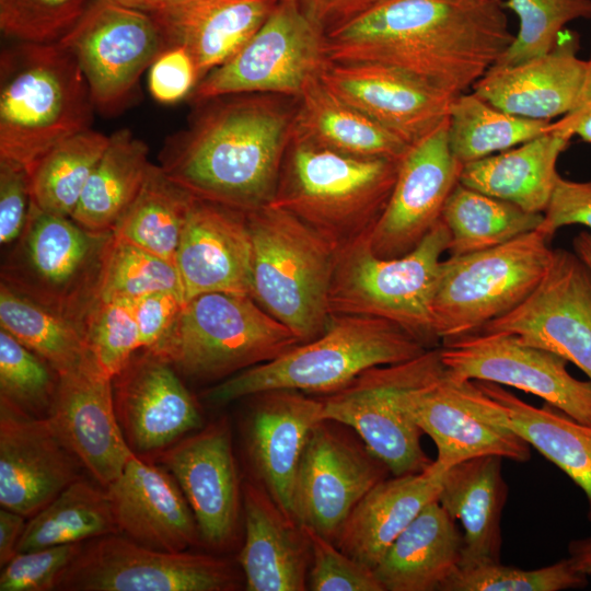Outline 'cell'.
Returning a JSON list of instances; mask_svg holds the SVG:
<instances>
[{
	"label": "cell",
	"mask_w": 591,
	"mask_h": 591,
	"mask_svg": "<svg viewBox=\"0 0 591 591\" xmlns=\"http://www.w3.org/2000/svg\"><path fill=\"white\" fill-rule=\"evenodd\" d=\"M513 39L501 0H384L328 35L326 49L332 62L395 67L456 96Z\"/></svg>",
	"instance_id": "obj_1"
},
{
	"label": "cell",
	"mask_w": 591,
	"mask_h": 591,
	"mask_svg": "<svg viewBox=\"0 0 591 591\" xmlns=\"http://www.w3.org/2000/svg\"><path fill=\"white\" fill-rule=\"evenodd\" d=\"M298 99L242 93L199 102L189 127L170 139L166 175L194 196L244 213L275 198Z\"/></svg>",
	"instance_id": "obj_2"
},
{
	"label": "cell",
	"mask_w": 591,
	"mask_h": 591,
	"mask_svg": "<svg viewBox=\"0 0 591 591\" xmlns=\"http://www.w3.org/2000/svg\"><path fill=\"white\" fill-rule=\"evenodd\" d=\"M95 107L86 79L58 42H16L0 56V159L34 165L90 128Z\"/></svg>",
	"instance_id": "obj_3"
},
{
	"label": "cell",
	"mask_w": 591,
	"mask_h": 591,
	"mask_svg": "<svg viewBox=\"0 0 591 591\" xmlns=\"http://www.w3.org/2000/svg\"><path fill=\"white\" fill-rule=\"evenodd\" d=\"M426 350L387 320L333 314L318 337L228 378L206 397L213 404H227L275 390L331 394L372 367L407 361Z\"/></svg>",
	"instance_id": "obj_4"
},
{
	"label": "cell",
	"mask_w": 591,
	"mask_h": 591,
	"mask_svg": "<svg viewBox=\"0 0 591 591\" xmlns=\"http://www.w3.org/2000/svg\"><path fill=\"white\" fill-rule=\"evenodd\" d=\"M246 218L253 245L252 298L301 343L318 337L332 316L338 246L273 204Z\"/></svg>",
	"instance_id": "obj_5"
},
{
	"label": "cell",
	"mask_w": 591,
	"mask_h": 591,
	"mask_svg": "<svg viewBox=\"0 0 591 591\" xmlns=\"http://www.w3.org/2000/svg\"><path fill=\"white\" fill-rule=\"evenodd\" d=\"M399 162L291 139L269 204L290 211L339 248L371 231L390 199Z\"/></svg>",
	"instance_id": "obj_6"
},
{
	"label": "cell",
	"mask_w": 591,
	"mask_h": 591,
	"mask_svg": "<svg viewBox=\"0 0 591 591\" xmlns=\"http://www.w3.org/2000/svg\"><path fill=\"white\" fill-rule=\"evenodd\" d=\"M368 232L338 248L329 292L331 314L384 318L426 349L440 347L432 306L441 256L450 241L445 224L440 219L414 250L390 259L372 252Z\"/></svg>",
	"instance_id": "obj_7"
},
{
	"label": "cell",
	"mask_w": 591,
	"mask_h": 591,
	"mask_svg": "<svg viewBox=\"0 0 591 591\" xmlns=\"http://www.w3.org/2000/svg\"><path fill=\"white\" fill-rule=\"evenodd\" d=\"M299 344L251 296L210 292L186 301L170 332L150 350L178 373L215 380L270 361Z\"/></svg>",
	"instance_id": "obj_8"
},
{
	"label": "cell",
	"mask_w": 591,
	"mask_h": 591,
	"mask_svg": "<svg viewBox=\"0 0 591 591\" xmlns=\"http://www.w3.org/2000/svg\"><path fill=\"white\" fill-rule=\"evenodd\" d=\"M112 232H95L70 217L31 202L24 230L5 260L1 281L77 322L97 299L103 262Z\"/></svg>",
	"instance_id": "obj_9"
},
{
	"label": "cell",
	"mask_w": 591,
	"mask_h": 591,
	"mask_svg": "<svg viewBox=\"0 0 591 591\" xmlns=\"http://www.w3.org/2000/svg\"><path fill=\"white\" fill-rule=\"evenodd\" d=\"M551 241L535 230L485 251L442 260L432 306L441 343L477 333L521 304L547 270Z\"/></svg>",
	"instance_id": "obj_10"
},
{
	"label": "cell",
	"mask_w": 591,
	"mask_h": 591,
	"mask_svg": "<svg viewBox=\"0 0 591 591\" xmlns=\"http://www.w3.org/2000/svg\"><path fill=\"white\" fill-rule=\"evenodd\" d=\"M445 371L440 347L392 364L372 367L322 401V420L352 429L394 476L425 471L431 463L424 432L403 406L404 395Z\"/></svg>",
	"instance_id": "obj_11"
},
{
	"label": "cell",
	"mask_w": 591,
	"mask_h": 591,
	"mask_svg": "<svg viewBox=\"0 0 591 591\" xmlns=\"http://www.w3.org/2000/svg\"><path fill=\"white\" fill-rule=\"evenodd\" d=\"M326 48V35L298 2L278 0L248 42L198 82L192 99L199 103L242 93L298 99L332 62Z\"/></svg>",
	"instance_id": "obj_12"
},
{
	"label": "cell",
	"mask_w": 591,
	"mask_h": 591,
	"mask_svg": "<svg viewBox=\"0 0 591 591\" xmlns=\"http://www.w3.org/2000/svg\"><path fill=\"white\" fill-rule=\"evenodd\" d=\"M232 565L211 555L154 549L108 534L83 543L60 575L66 591H231L239 587Z\"/></svg>",
	"instance_id": "obj_13"
},
{
	"label": "cell",
	"mask_w": 591,
	"mask_h": 591,
	"mask_svg": "<svg viewBox=\"0 0 591 591\" xmlns=\"http://www.w3.org/2000/svg\"><path fill=\"white\" fill-rule=\"evenodd\" d=\"M58 43L78 61L95 109L107 115L127 105L141 74L166 48L152 13L113 0H93Z\"/></svg>",
	"instance_id": "obj_14"
},
{
	"label": "cell",
	"mask_w": 591,
	"mask_h": 591,
	"mask_svg": "<svg viewBox=\"0 0 591 591\" xmlns=\"http://www.w3.org/2000/svg\"><path fill=\"white\" fill-rule=\"evenodd\" d=\"M440 356L454 379L515 387L591 426V380L573 378L568 361L549 350L506 333L477 332L442 341Z\"/></svg>",
	"instance_id": "obj_15"
},
{
	"label": "cell",
	"mask_w": 591,
	"mask_h": 591,
	"mask_svg": "<svg viewBox=\"0 0 591 591\" xmlns=\"http://www.w3.org/2000/svg\"><path fill=\"white\" fill-rule=\"evenodd\" d=\"M390 471L362 441L321 420L311 430L298 468L291 514L335 543L361 498Z\"/></svg>",
	"instance_id": "obj_16"
},
{
	"label": "cell",
	"mask_w": 591,
	"mask_h": 591,
	"mask_svg": "<svg viewBox=\"0 0 591 591\" xmlns=\"http://www.w3.org/2000/svg\"><path fill=\"white\" fill-rule=\"evenodd\" d=\"M479 332H499L572 362L591 380V269L572 252L553 250L547 270L515 309Z\"/></svg>",
	"instance_id": "obj_17"
},
{
	"label": "cell",
	"mask_w": 591,
	"mask_h": 591,
	"mask_svg": "<svg viewBox=\"0 0 591 591\" xmlns=\"http://www.w3.org/2000/svg\"><path fill=\"white\" fill-rule=\"evenodd\" d=\"M462 167L450 149L448 120L409 147L390 199L368 232L372 252L390 259L414 250L441 219Z\"/></svg>",
	"instance_id": "obj_18"
},
{
	"label": "cell",
	"mask_w": 591,
	"mask_h": 591,
	"mask_svg": "<svg viewBox=\"0 0 591 591\" xmlns=\"http://www.w3.org/2000/svg\"><path fill=\"white\" fill-rule=\"evenodd\" d=\"M321 80L409 147L448 120L455 97L409 72L375 62H331Z\"/></svg>",
	"instance_id": "obj_19"
},
{
	"label": "cell",
	"mask_w": 591,
	"mask_h": 591,
	"mask_svg": "<svg viewBox=\"0 0 591 591\" xmlns=\"http://www.w3.org/2000/svg\"><path fill=\"white\" fill-rule=\"evenodd\" d=\"M141 349L112 379L114 405L131 450L161 452L202 421L176 369L154 351Z\"/></svg>",
	"instance_id": "obj_20"
},
{
	"label": "cell",
	"mask_w": 591,
	"mask_h": 591,
	"mask_svg": "<svg viewBox=\"0 0 591 591\" xmlns=\"http://www.w3.org/2000/svg\"><path fill=\"white\" fill-rule=\"evenodd\" d=\"M58 375L46 419L65 445L106 488L135 453L117 419L112 378L94 359Z\"/></svg>",
	"instance_id": "obj_21"
},
{
	"label": "cell",
	"mask_w": 591,
	"mask_h": 591,
	"mask_svg": "<svg viewBox=\"0 0 591 591\" xmlns=\"http://www.w3.org/2000/svg\"><path fill=\"white\" fill-rule=\"evenodd\" d=\"M194 513L201 541L222 548L235 537L240 484L225 419L209 424L160 452Z\"/></svg>",
	"instance_id": "obj_22"
},
{
	"label": "cell",
	"mask_w": 591,
	"mask_h": 591,
	"mask_svg": "<svg viewBox=\"0 0 591 591\" xmlns=\"http://www.w3.org/2000/svg\"><path fill=\"white\" fill-rule=\"evenodd\" d=\"M79 459L46 418L27 416L0 399V505L25 518L81 478Z\"/></svg>",
	"instance_id": "obj_23"
},
{
	"label": "cell",
	"mask_w": 591,
	"mask_h": 591,
	"mask_svg": "<svg viewBox=\"0 0 591 591\" xmlns=\"http://www.w3.org/2000/svg\"><path fill=\"white\" fill-rule=\"evenodd\" d=\"M454 380L460 396L476 417L518 434L584 493L591 522V426L547 403L542 408L532 406L500 384Z\"/></svg>",
	"instance_id": "obj_24"
},
{
	"label": "cell",
	"mask_w": 591,
	"mask_h": 591,
	"mask_svg": "<svg viewBox=\"0 0 591 591\" xmlns=\"http://www.w3.org/2000/svg\"><path fill=\"white\" fill-rule=\"evenodd\" d=\"M175 265L186 301L210 292L252 297L253 245L246 213L196 197Z\"/></svg>",
	"instance_id": "obj_25"
},
{
	"label": "cell",
	"mask_w": 591,
	"mask_h": 591,
	"mask_svg": "<svg viewBox=\"0 0 591 591\" xmlns=\"http://www.w3.org/2000/svg\"><path fill=\"white\" fill-rule=\"evenodd\" d=\"M105 489L119 534L167 552L187 551L202 542L188 501L165 467L134 453Z\"/></svg>",
	"instance_id": "obj_26"
},
{
	"label": "cell",
	"mask_w": 591,
	"mask_h": 591,
	"mask_svg": "<svg viewBox=\"0 0 591 591\" xmlns=\"http://www.w3.org/2000/svg\"><path fill=\"white\" fill-rule=\"evenodd\" d=\"M578 50L579 36L563 32L549 53L517 65H494L472 90L507 113L553 121L569 113L580 94L587 60Z\"/></svg>",
	"instance_id": "obj_27"
},
{
	"label": "cell",
	"mask_w": 591,
	"mask_h": 591,
	"mask_svg": "<svg viewBox=\"0 0 591 591\" xmlns=\"http://www.w3.org/2000/svg\"><path fill=\"white\" fill-rule=\"evenodd\" d=\"M403 406L434 442L437 459L433 462L442 470L483 455L515 462H526L531 456L526 441L509 429L479 419L470 410L447 369L438 379L408 391Z\"/></svg>",
	"instance_id": "obj_28"
},
{
	"label": "cell",
	"mask_w": 591,
	"mask_h": 591,
	"mask_svg": "<svg viewBox=\"0 0 591 591\" xmlns=\"http://www.w3.org/2000/svg\"><path fill=\"white\" fill-rule=\"evenodd\" d=\"M258 395L247 427L248 455L259 484L292 517L298 468L309 434L322 420V401L291 390Z\"/></svg>",
	"instance_id": "obj_29"
},
{
	"label": "cell",
	"mask_w": 591,
	"mask_h": 591,
	"mask_svg": "<svg viewBox=\"0 0 591 591\" xmlns=\"http://www.w3.org/2000/svg\"><path fill=\"white\" fill-rule=\"evenodd\" d=\"M242 494L245 540L239 560L246 590H306L311 548L302 525L263 485L247 482Z\"/></svg>",
	"instance_id": "obj_30"
},
{
	"label": "cell",
	"mask_w": 591,
	"mask_h": 591,
	"mask_svg": "<svg viewBox=\"0 0 591 591\" xmlns=\"http://www.w3.org/2000/svg\"><path fill=\"white\" fill-rule=\"evenodd\" d=\"M277 2L170 0L152 15L166 47L182 46L190 54L200 81L248 42Z\"/></svg>",
	"instance_id": "obj_31"
},
{
	"label": "cell",
	"mask_w": 591,
	"mask_h": 591,
	"mask_svg": "<svg viewBox=\"0 0 591 591\" xmlns=\"http://www.w3.org/2000/svg\"><path fill=\"white\" fill-rule=\"evenodd\" d=\"M444 473L432 461L422 472L379 482L350 512L335 540L337 547L374 569L394 540L437 499Z\"/></svg>",
	"instance_id": "obj_32"
},
{
	"label": "cell",
	"mask_w": 591,
	"mask_h": 591,
	"mask_svg": "<svg viewBox=\"0 0 591 591\" xmlns=\"http://www.w3.org/2000/svg\"><path fill=\"white\" fill-rule=\"evenodd\" d=\"M502 457L476 456L449 467L441 482L438 502L463 528L460 567L500 561L501 513L508 486Z\"/></svg>",
	"instance_id": "obj_33"
},
{
	"label": "cell",
	"mask_w": 591,
	"mask_h": 591,
	"mask_svg": "<svg viewBox=\"0 0 591 591\" xmlns=\"http://www.w3.org/2000/svg\"><path fill=\"white\" fill-rule=\"evenodd\" d=\"M462 549V533L436 499L394 540L373 570L384 591H440L460 567Z\"/></svg>",
	"instance_id": "obj_34"
},
{
	"label": "cell",
	"mask_w": 591,
	"mask_h": 591,
	"mask_svg": "<svg viewBox=\"0 0 591 591\" xmlns=\"http://www.w3.org/2000/svg\"><path fill=\"white\" fill-rule=\"evenodd\" d=\"M570 139L547 130L514 148L463 165L460 183L529 212L543 213L560 176L557 160Z\"/></svg>",
	"instance_id": "obj_35"
},
{
	"label": "cell",
	"mask_w": 591,
	"mask_h": 591,
	"mask_svg": "<svg viewBox=\"0 0 591 591\" xmlns=\"http://www.w3.org/2000/svg\"><path fill=\"white\" fill-rule=\"evenodd\" d=\"M291 139L361 158L402 160L409 146L313 79L298 97Z\"/></svg>",
	"instance_id": "obj_36"
},
{
	"label": "cell",
	"mask_w": 591,
	"mask_h": 591,
	"mask_svg": "<svg viewBox=\"0 0 591 591\" xmlns=\"http://www.w3.org/2000/svg\"><path fill=\"white\" fill-rule=\"evenodd\" d=\"M150 165L142 140L129 129L115 131L70 218L91 231L113 232L138 196Z\"/></svg>",
	"instance_id": "obj_37"
},
{
	"label": "cell",
	"mask_w": 591,
	"mask_h": 591,
	"mask_svg": "<svg viewBox=\"0 0 591 591\" xmlns=\"http://www.w3.org/2000/svg\"><path fill=\"white\" fill-rule=\"evenodd\" d=\"M441 220L450 234L447 252L450 256H462L537 230L543 213L529 212L459 182L447 199Z\"/></svg>",
	"instance_id": "obj_38"
},
{
	"label": "cell",
	"mask_w": 591,
	"mask_h": 591,
	"mask_svg": "<svg viewBox=\"0 0 591 591\" xmlns=\"http://www.w3.org/2000/svg\"><path fill=\"white\" fill-rule=\"evenodd\" d=\"M0 326L43 358L58 374L74 371L93 360L80 324L2 281Z\"/></svg>",
	"instance_id": "obj_39"
},
{
	"label": "cell",
	"mask_w": 591,
	"mask_h": 591,
	"mask_svg": "<svg viewBox=\"0 0 591 591\" xmlns=\"http://www.w3.org/2000/svg\"><path fill=\"white\" fill-rule=\"evenodd\" d=\"M190 192L151 163L144 183L113 235L173 264L195 200Z\"/></svg>",
	"instance_id": "obj_40"
},
{
	"label": "cell",
	"mask_w": 591,
	"mask_h": 591,
	"mask_svg": "<svg viewBox=\"0 0 591 591\" xmlns=\"http://www.w3.org/2000/svg\"><path fill=\"white\" fill-rule=\"evenodd\" d=\"M108 534H119V531L107 491L81 477L31 517L18 553L84 543Z\"/></svg>",
	"instance_id": "obj_41"
},
{
	"label": "cell",
	"mask_w": 591,
	"mask_h": 591,
	"mask_svg": "<svg viewBox=\"0 0 591 591\" xmlns=\"http://www.w3.org/2000/svg\"><path fill=\"white\" fill-rule=\"evenodd\" d=\"M551 123L507 113L475 92H465L450 105L449 144L465 165L530 141L547 132Z\"/></svg>",
	"instance_id": "obj_42"
},
{
	"label": "cell",
	"mask_w": 591,
	"mask_h": 591,
	"mask_svg": "<svg viewBox=\"0 0 591 591\" xmlns=\"http://www.w3.org/2000/svg\"><path fill=\"white\" fill-rule=\"evenodd\" d=\"M109 136L91 128L49 150L31 170V202L43 211L71 217Z\"/></svg>",
	"instance_id": "obj_43"
},
{
	"label": "cell",
	"mask_w": 591,
	"mask_h": 591,
	"mask_svg": "<svg viewBox=\"0 0 591 591\" xmlns=\"http://www.w3.org/2000/svg\"><path fill=\"white\" fill-rule=\"evenodd\" d=\"M158 291H173L184 297L176 265L112 233L97 299L132 301Z\"/></svg>",
	"instance_id": "obj_44"
},
{
	"label": "cell",
	"mask_w": 591,
	"mask_h": 591,
	"mask_svg": "<svg viewBox=\"0 0 591 591\" xmlns=\"http://www.w3.org/2000/svg\"><path fill=\"white\" fill-rule=\"evenodd\" d=\"M58 373L7 331H0V399L19 412L47 418Z\"/></svg>",
	"instance_id": "obj_45"
},
{
	"label": "cell",
	"mask_w": 591,
	"mask_h": 591,
	"mask_svg": "<svg viewBox=\"0 0 591 591\" xmlns=\"http://www.w3.org/2000/svg\"><path fill=\"white\" fill-rule=\"evenodd\" d=\"M502 5L518 15L520 26L497 66L517 65L545 55L557 45L566 24L591 19V0H506Z\"/></svg>",
	"instance_id": "obj_46"
},
{
	"label": "cell",
	"mask_w": 591,
	"mask_h": 591,
	"mask_svg": "<svg viewBox=\"0 0 591 591\" xmlns=\"http://www.w3.org/2000/svg\"><path fill=\"white\" fill-rule=\"evenodd\" d=\"M587 584L588 576L578 571L568 557L537 569L500 561L459 567L440 591H560Z\"/></svg>",
	"instance_id": "obj_47"
},
{
	"label": "cell",
	"mask_w": 591,
	"mask_h": 591,
	"mask_svg": "<svg viewBox=\"0 0 591 591\" xmlns=\"http://www.w3.org/2000/svg\"><path fill=\"white\" fill-rule=\"evenodd\" d=\"M83 329L93 359L112 379L140 349L130 301L96 299L83 320Z\"/></svg>",
	"instance_id": "obj_48"
},
{
	"label": "cell",
	"mask_w": 591,
	"mask_h": 591,
	"mask_svg": "<svg viewBox=\"0 0 591 591\" xmlns=\"http://www.w3.org/2000/svg\"><path fill=\"white\" fill-rule=\"evenodd\" d=\"M93 0H0V30L16 42L55 43Z\"/></svg>",
	"instance_id": "obj_49"
},
{
	"label": "cell",
	"mask_w": 591,
	"mask_h": 591,
	"mask_svg": "<svg viewBox=\"0 0 591 591\" xmlns=\"http://www.w3.org/2000/svg\"><path fill=\"white\" fill-rule=\"evenodd\" d=\"M310 542L308 589L312 591H384L374 570L355 560L326 537L302 525Z\"/></svg>",
	"instance_id": "obj_50"
},
{
	"label": "cell",
	"mask_w": 591,
	"mask_h": 591,
	"mask_svg": "<svg viewBox=\"0 0 591 591\" xmlns=\"http://www.w3.org/2000/svg\"><path fill=\"white\" fill-rule=\"evenodd\" d=\"M83 543L65 544L16 553L0 575V591L56 590L63 570L80 553Z\"/></svg>",
	"instance_id": "obj_51"
},
{
	"label": "cell",
	"mask_w": 591,
	"mask_h": 591,
	"mask_svg": "<svg viewBox=\"0 0 591 591\" xmlns=\"http://www.w3.org/2000/svg\"><path fill=\"white\" fill-rule=\"evenodd\" d=\"M199 82L196 65L182 46H167L148 69V89L162 104H174L190 95Z\"/></svg>",
	"instance_id": "obj_52"
},
{
	"label": "cell",
	"mask_w": 591,
	"mask_h": 591,
	"mask_svg": "<svg viewBox=\"0 0 591 591\" xmlns=\"http://www.w3.org/2000/svg\"><path fill=\"white\" fill-rule=\"evenodd\" d=\"M30 174L19 163L0 159V242L9 244L22 234L30 210Z\"/></svg>",
	"instance_id": "obj_53"
},
{
	"label": "cell",
	"mask_w": 591,
	"mask_h": 591,
	"mask_svg": "<svg viewBox=\"0 0 591 591\" xmlns=\"http://www.w3.org/2000/svg\"><path fill=\"white\" fill-rule=\"evenodd\" d=\"M571 224L591 229V181L573 182L559 176L537 230L552 240L558 229Z\"/></svg>",
	"instance_id": "obj_54"
},
{
	"label": "cell",
	"mask_w": 591,
	"mask_h": 591,
	"mask_svg": "<svg viewBox=\"0 0 591 591\" xmlns=\"http://www.w3.org/2000/svg\"><path fill=\"white\" fill-rule=\"evenodd\" d=\"M130 303L139 331L140 349H152L170 332L186 301L176 292L158 291Z\"/></svg>",
	"instance_id": "obj_55"
},
{
	"label": "cell",
	"mask_w": 591,
	"mask_h": 591,
	"mask_svg": "<svg viewBox=\"0 0 591 591\" xmlns=\"http://www.w3.org/2000/svg\"><path fill=\"white\" fill-rule=\"evenodd\" d=\"M303 13L326 35L350 24L384 0H296Z\"/></svg>",
	"instance_id": "obj_56"
},
{
	"label": "cell",
	"mask_w": 591,
	"mask_h": 591,
	"mask_svg": "<svg viewBox=\"0 0 591 591\" xmlns=\"http://www.w3.org/2000/svg\"><path fill=\"white\" fill-rule=\"evenodd\" d=\"M548 130L560 132L569 138L578 136L591 143V54L587 59L583 83L573 108L559 119L552 121Z\"/></svg>",
	"instance_id": "obj_57"
},
{
	"label": "cell",
	"mask_w": 591,
	"mask_h": 591,
	"mask_svg": "<svg viewBox=\"0 0 591 591\" xmlns=\"http://www.w3.org/2000/svg\"><path fill=\"white\" fill-rule=\"evenodd\" d=\"M25 517L5 508L0 509V566L3 567L18 553L25 529Z\"/></svg>",
	"instance_id": "obj_58"
},
{
	"label": "cell",
	"mask_w": 591,
	"mask_h": 591,
	"mask_svg": "<svg viewBox=\"0 0 591 591\" xmlns=\"http://www.w3.org/2000/svg\"><path fill=\"white\" fill-rule=\"evenodd\" d=\"M568 552L575 568L586 576H591V535L572 540L568 544Z\"/></svg>",
	"instance_id": "obj_59"
},
{
	"label": "cell",
	"mask_w": 591,
	"mask_h": 591,
	"mask_svg": "<svg viewBox=\"0 0 591 591\" xmlns=\"http://www.w3.org/2000/svg\"><path fill=\"white\" fill-rule=\"evenodd\" d=\"M575 253L591 269V233L582 231L573 239Z\"/></svg>",
	"instance_id": "obj_60"
},
{
	"label": "cell",
	"mask_w": 591,
	"mask_h": 591,
	"mask_svg": "<svg viewBox=\"0 0 591 591\" xmlns=\"http://www.w3.org/2000/svg\"><path fill=\"white\" fill-rule=\"evenodd\" d=\"M119 4L146 12H155L164 5V0H113Z\"/></svg>",
	"instance_id": "obj_61"
},
{
	"label": "cell",
	"mask_w": 591,
	"mask_h": 591,
	"mask_svg": "<svg viewBox=\"0 0 591 591\" xmlns=\"http://www.w3.org/2000/svg\"><path fill=\"white\" fill-rule=\"evenodd\" d=\"M167 1H170V0H164V3L167 2Z\"/></svg>",
	"instance_id": "obj_62"
}]
</instances>
